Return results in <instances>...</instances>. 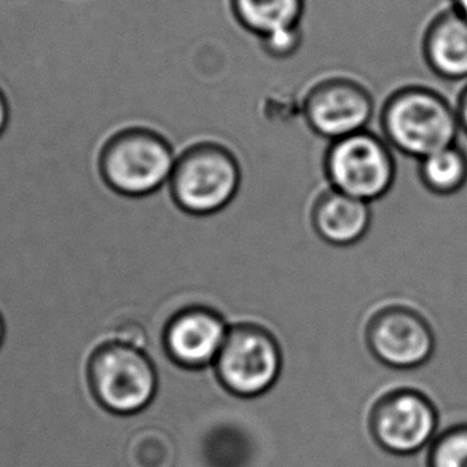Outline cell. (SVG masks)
Listing matches in <instances>:
<instances>
[{
  "instance_id": "8992f818",
  "label": "cell",
  "mask_w": 467,
  "mask_h": 467,
  "mask_svg": "<svg viewBox=\"0 0 467 467\" xmlns=\"http://www.w3.org/2000/svg\"><path fill=\"white\" fill-rule=\"evenodd\" d=\"M285 359L278 338L255 322H236L228 328L215 359V377L241 399H257L278 383Z\"/></svg>"
},
{
  "instance_id": "52a82bcc",
  "label": "cell",
  "mask_w": 467,
  "mask_h": 467,
  "mask_svg": "<svg viewBox=\"0 0 467 467\" xmlns=\"http://www.w3.org/2000/svg\"><path fill=\"white\" fill-rule=\"evenodd\" d=\"M385 98L370 83L351 76H328L315 83L304 99L308 127L328 140L379 128Z\"/></svg>"
},
{
  "instance_id": "8fae6325",
  "label": "cell",
  "mask_w": 467,
  "mask_h": 467,
  "mask_svg": "<svg viewBox=\"0 0 467 467\" xmlns=\"http://www.w3.org/2000/svg\"><path fill=\"white\" fill-rule=\"evenodd\" d=\"M421 55L428 69L445 82L467 80V18L451 6L424 27Z\"/></svg>"
},
{
  "instance_id": "d6986e66",
  "label": "cell",
  "mask_w": 467,
  "mask_h": 467,
  "mask_svg": "<svg viewBox=\"0 0 467 467\" xmlns=\"http://www.w3.org/2000/svg\"><path fill=\"white\" fill-rule=\"evenodd\" d=\"M449 6L467 18V0H450Z\"/></svg>"
},
{
  "instance_id": "ac0fdd59",
  "label": "cell",
  "mask_w": 467,
  "mask_h": 467,
  "mask_svg": "<svg viewBox=\"0 0 467 467\" xmlns=\"http://www.w3.org/2000/svg\"><path fill=\"white\" fill-rule=\"evenodd\" d=\"M8 117H10V110H8V102H6L4 91L0 89V134L5 131L6 125H8Z\"/></svg>"
},
{
  "instance_id": "e0dca14e",
  "label": "cell",
  "mask_w": 467,
  "mask_h": 467,
  "mask_svg": "<svg viewBox=\"0 0 467 467\" xmlns=\"http://www.w3.org/2000/svg\"><path fill=\"white\" fill-rule=\"evenodd\" d=\"M455 110L460 131H462V133L467 136V83L466 87L462 88V93H460V96H458V102H456Z\"/></svg>"
},
{
  "instance_id": "2e32d148",
  "label": "cell",
  "mask_w": 467,
  "mask_h": 467,
  "mask_svg": "<svg viewBox=\"0 0 467 467\" xmlns=\"http://www.w3.org/2000/svg\"><path fill=\"white\" fill-rule=\"evenodd\" d=\"M431 467H467V430L453 431L439 441Z\"/></svg>"
},
{
  "instance_id": "3957f363",
  "label": "cell",
  "mask_w": 467,
  "mask_h": 467,
  "mask_svg": "<svg viewBox=\"0 0 467 467\" xmlns=\"http://www.w3.org/2000/svg\"><path fill=\"white\" fill-rule=\"evenodd\" d=\"M88 381L98 404L120 417L146 411L160 386L152 358L144 349L117 341L102 343L93 351Z\"/></svg>"
},
{
  "instance_id": "5bb4252c",
  "label": "cell",
  "mask_w": 467,
  "mask_h": 467,
  "mask_svg": "<svg viewBox=\"0 0 467 467\" xmlns=\"http://www.w3.org/2000/svg\"><path fill=\"white\" fill-rule=\"evenodd\" d=\"M418 177L432 195H456L466 187L467 153L458 144L431 153L418 161Z\"/></svg>"
},
{
  "instance_id": "7a4b0ae2",
  "label": "cell",
  "mask_w": 467,
  "mask_h": 467,
  "mask_svg": "<svg viewBox=\"0 0 467 467\" xmlns=\"http://www.w3.org/2000/svg\"><path fill=\"white\" fill-rule=\"evenodd\" d=\"M185 149L152 128H125L102 147V179L120 195H152L170 182L177 157Z\"/></svg>"
},
{
  "instance_id": "4fadbf2b",
  "label": "cell",
  "mask_w": 467,
  "mask_h": 467,
  "mask_svg": "<svg viewBox=\"0 0 467 467\" xmlns=\"http://www.w3.org/2000/svg\"><path fill=\"white\" fill-rule=\"evenodd\" d=\"M236 25L254 38L302 25L305 0H228Z\"/></svg>"
},
{
  "instance_id": "9c48e42d",
  "label": "cell",
  "mask_w": 467,
  "mask_h": 467,
  "mask_svg": "<svg viewBox=\"0 0 467 467\" xmlns=\"http://www.w3.org/2000/svg\"><path fill=\"white\" fill-rule=\"evenodd\" d=\"M373 436L383 449L396 455L423 450L434 437L437 415L420 392L400 389L379 400L372 415Z\"/></svg>"
},
{
  "instance_id": "ba28073f",
  "label": "cell",
  "mask_w": 467,
  "mask_h": 467,
  "mask_svg": "<svg viewBox=\"0 0 467 467\" xmlns=\"http://www.w3.org/2000/svg\"><path fill=\"white\" fill-rule=\"evenodd\" d=\"M366 343L373 359L389 370H413L430 362L436 334L430 319L404 298L381 305L368 317Z\"/></svg>"
},
{
  "instance_id": "6da1fadb",
  "label": "cell",
  "mask_w": 467,
  "mask_h": 467,
  "mask_svg": "<svg viewBox=\"0 0 467 467\" xmlns=\"http://www.w3.org/2000/svg\"><path fill=\"white\" fill-rule=\"evenodd\" d=\"M379 130L394 152L418 161L453 146L460 134L455 108L423 85L391 89L379 106Z\"/></svg>"
},
{
  "instance_id": "30bf717a",
  "label": "cell",
  "mask_w": 467,
  "mask_h": 467,
  "mask_svg": "<svg viewBox=\"0 0 467 467\" xmlns=\"http://www.w3.org/2000/svg\"><path fill=\"white\" fill-rule=\"evenodd\" d=\"M228 328L227 319L214 308L187 306L172 316L164 328V349L177 366L208 368L214 366Z\"/></svg>"
},
{
  "instance_id": "7c38bea8",
  "label": "cell",
  "mask_w": 467,
  "mask_h": 467,
  "mask_svg": "<svg viewBox=\"0 0 467 467\" xmlns=\"http://www.w3.org/2000/svg\"><path fill=\"white\" fill-rule=\"evenodd\" d=\"M373 202L341 193L332 187L316 200L311 221L322 240L338 247L354 246L366 238L373 223Z\"/></svg>"
},
{
  "instance_id": "277c9868",
  "label": "cell",
  "mask_w": 467,
  "mask_h": 467,
  "mask_svg": "<svg viewBox=\"0 0 467 467\" xmlns=\"http://www.w3.org/2000/svg\"><path fill=\"white\" fill-rule=\"evenodd\" d=\"M168 183L179 208L190 214H214L238 193L241 166L227 146L202 140L181 152Z\"/></svg>"
},
{
  "instance_id": "5b68a950",
  "label": "cell",
  "mask_w": 467,
  "mask_h": 467,
  "mask_svg": "<svg viewBox=\"0 0 467 467\" xmlns=\"http://www.w3.org/2000/svg\"><path fill=\"white\" fill-rule=\"evenodd\" d=\"M326 174L332 189L367 202H379L398 185V153L379 128L364 130L330 142Z\"/></svg>"
},
{
  "instance_id": "9a60e30c",
  "label": "cell",
  "mask_w": 467,
  "mask_h": 467,
  "mask_svg": "<svg viewBox=\"0 0 467 467\" xmlns=\"http://www.w3.org/2000/svg\"><path fill=\"white\" fill-rule=\"evenodd\" d=\"M257 44L266 57L276 61H289L297 57L305 50L306 34H305L304 26H294V27L279 29L257 38Z\"/></svg>"
},
{
  "instance_id": "ffe728a7",
  "label": "cell",
  "mask_w": 467,
  "mask_h": 467,
  "mask_svg": "<svg viewBox=\"0 0 467 467\" xmlns=\"http://www.w3.org/2000/svg\"><path fill=\"white\" fill-rule=\"evenodd\" d=\"M4 338H5V322H4V317L0 315V347L4 343Z\"/></svg>"
}]
</instances>
